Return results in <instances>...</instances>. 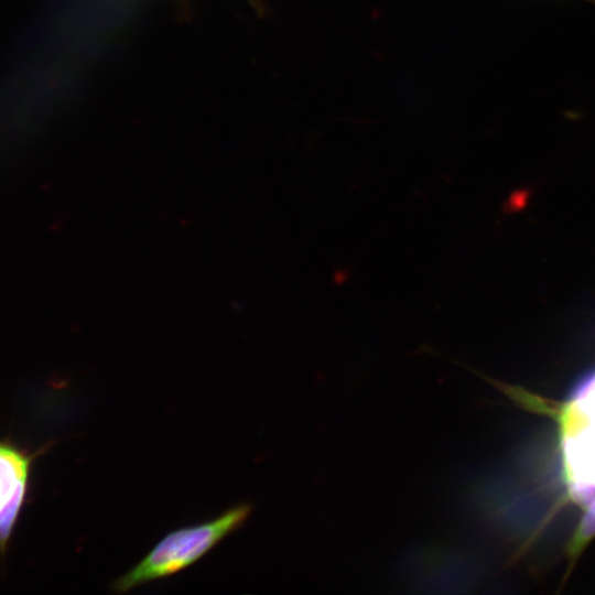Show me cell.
Instances as JSON below:
<instances>
[{
    "label": "cell",
    "mask_w": 595,
    "mask_h": 595,
    "mask_svg": "<svg viewBox=\"0 0 595 595\" xmlns=\"http://www.w3.org/2000/svg\"><path fill=\"white\" fill-rule=\"evenodd\" d=\"M252 509L250 502H241L212 520L169 532L134 566L113 581L112 589L116 593H127L193 565L238 530L248 520Z\"/></svg>",
    "instance_id": "6da1fadb"
},
{
    "label": "cell",
    "mask_w": 595,
    "mask_h": 595,
    "mask_svg": "<svg viewBox=\"0 0 595 595\" xmlns=\"http://www.w3.org/2000/svg\"><path fill=\"white\" fill-rule=\"evenodd\" d=\"M595 537V499L586 507V511L569 544V553L576 556Z\"/></svg>",
    "instance_id": "277c9868"
},
{
    "label": "cell",
    "mask_w": 595,
    "mask_h": 595,
    "mask_svg": "<svg viewBox=\"0 0 595 595\" xmlns=\"http://www.w3.org/2000/svg\"><path fill=\"white\" fill-rule=\"evenodd\" d=\"M569 498L576 505L586 508L595 499L594 480H570L567 485Z\"/></svg>",
    "instance_id": "5b68a950"
},
{
    "label": "cell",
    "mask_w": 595,
    "mask_h": 595,
    "mask_svg": "<svg viewBox=\"0 0 595 595\" xmlns=\"http://www.w3.org/2000/svg\"><path fill=\"white\" fill-rule=\"evenodd\" d=\"M46 447L30 454L13 444L0 441V505L12 496L22 482L29 479L34 459Z\"/></svg>",
    "instance_id": "7a4b0ae2"
},
{
    "label": "cell",
    "mask_w": 595,
    "mask_h": 595,
    "mask_svg": "<svg viewBox=\"0 0 595 595\" xmlns=\"http://www.w3.org/2000/svg\"><path fill=\"white\" fill-rule=\"evenodd\" d=\"M29 479L22 482L12 496L0 505V553L4 554L20 516L24 500L26 499Z\"/></svg>",
    "instance_id": "3957f363"
},
{
    "label": "cell",
    "mask_w": 595,
    "mask_h": 595,
    "mask_svg": "<svg viewBox=\"0 0 595 595\" xmlns=\"http://www.w3.org/2000/svg\"><path fill=\"white\" fill-rule=\"evenodd\" d=\"M582 1H585V2H588L591 4H594L595 6V0H582Z\"/></svg>",
    "instance_id": "8992f818"
}]
</instances>
